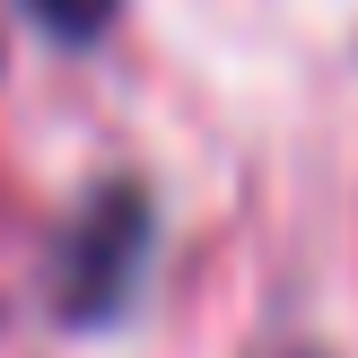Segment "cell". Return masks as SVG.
Segmentation results:
<instances>
[{
  "mask_svg": "<svg viewBox=\"0 0 358 358\" xmlns=\"http://www.w3.org/2000/svg\"><path fill=\"white\" fill-rule=\"evenodd\" d=\"M157 262V192L140 175H96L44 245V306L62 332H114Z\"/></svg>",
  "mask_w": 358,
  "mask_h": 358,
  "instance_id": "cell-1",
  "label": "cell"
},
{
  "mask_svg": "<svg viewBox=\"0 0 358 358\" xmlns=\"http://www.w3.org/2000/svg\"><path fill=\"white\" fill-rule=\"evenodd\" d=\"M17 9H27L35 27L52 35V44H70V52H79V44H96V35L122 17V0H17Z\"/></svg>",
  "mask_w": 358,
  "mask_h": 358,
  "instance_id": "cell-2",
  "label": "cell"
},
{
  "mask_svg": "<svg viewBox=\"0 0 358 358\" xmlns=\"http://www.w3.org/2000/svg\"><path fill=\"white\" fill-rule=\"evenodd\" d=\"M271 358H332V350H271Z\"/></svg>",
  "mask_w": 358,
  "mask_h": 358,
  "instance_id": "cell-3",
  "label": "cell"
}]
</instances>
